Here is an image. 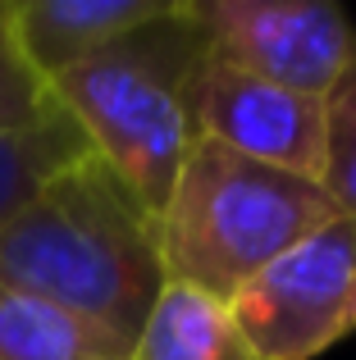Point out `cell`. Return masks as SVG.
Instances as JSON below:
<instances>
[{
  "mask_svg": "<svg viewBox=\"0 0 356 360\" xmlns=\"http://www.w3.org/2000/svg\"><path fill=\"white\" fill-rule=\"evenodd\" d=\"M128 360H256L229 315V301L165 278Z\"/></svg>",
  "mask_w": 356,
  "mask_h": 360,
  "instance_id": "ba28073f",
  "label": "cell"
},
{
  "mask_svg": "<svg viewBox=\"0 0 356 360\" xmlns=\"http://www.w3.org/2000/svg\"><path fill=\"white\" fill-rule=\"evenodd\" d=\"M170 5L174 0H5L9 32L46 82L146 27Z\"/></svg>",
  "mask_w": 356,
  "mask_h": 360,
  "instance_id": "52a82bcc",
  "label": "cell"
},
{
  "mask_svg": "<svg viewBox=\"0 0 356 360\" xmlns=\"http://www.w3.org/2000/svg\"><path fill=\"white\" fill-rule=\"evenodd\" d=\"M0 360H128L87 319L0 283Z\"/></svg>",
  "mask_w": 356,
  "mask_h": 360,
  "instance_id": "9c48e42d",
  "label": "cell"
},
{
  "mask_svg": "<svg viewBox=\"0 0 356 360\" xmlns=\"http://www.w3.org/2000/svg\"><path fill=\"white\" fill-rule=\"evenodd\" d=\"M60 119L64 110L51 82L23 60L14 32H9V9L0 0V132H42Z\"/></svg>",
  "mask_w": 356,
  "mask_h": 360,
  "instance_id": "8fae6325",
  "label": "cell"
},
{
  "mask_svg": "<svg viewBox=\"0 0 356 360\" xmlns=\"http://www.w3.org/2000/svg\"><path fill=\"white\" fill-rule=\"evenodd\" d=\"M220 64L329 96L356 64V23L329 0H192Z\"/></svg>",
  "mask_w": 356,
  "mask_h": 360,
  "instance_id": "5b68a950",
  "label": "cell"
},
{
  "mask_svg": "<svg viewBox=\"0 0 356 360\" xmlns=\"http://www.w3.org/2000/svg\"><path fill=\"white\" fill-rule=\"evenodd\" d=\"M196 137L233 150L242 160L284 169L297 178H320L324 160V101L279 82L251 78L205 55L192 96Z\"/></svg>",
  "mask_w": 356,
  "mask_h": 360,
  "instance_id": "8992f818",
  "label": "cell"
},
{
  "mask_svg": "<svg viewBox=\"0 0 356 360\" xmlns=\"http://www.w3.org/2000/svg\"><path fill=\"white\" fill-rule=\"evenodd\" d=\"M333 214L320 183L196 137L160 210L165 278L229 301L251 274Z\"/></svg>",
  "mask_w": 356,
  "mask_h": 360,
  "instance_id": "3957f363",
  "label": "cell"
},
{
  "mask_svg": "<svg viewBox=\"0 0 356 360\" xmlns=\"http://www.w3.org/2000/svg\"><path fill=\"white\" fill-rule=\"evenodd\" d=\"M315 183L333 210L356 219V64L324 96V160Z\"/></svg>",
  "mask_w": 356,
  "mask_h": 360,
  "instance_id": "7c38bea8",
  "label": "cell"
},
{
  "mask_svg": "<svg viewBox=\"0 0 356 360\" xmlns=\"http://www.w3.org/2000/svg\"><path fill=\"white\" fill-rule=\"evenodd\" d=\"M0 283L55 301L128 352L165 288L160 219L87 150L0 229Z\"/></svg>",
  "mask_w": 356,
  "mask_h": 360,
  "instance_id": "6da1fadb",
  "label": "cell"
},
{
  "mask_svg": "<svg viewBox=\"0 0 356 360\" xmlns=\"http://www.w3.org/2000/svg\"><path fill=\"white\" fill-rule=\"evenodd\" d=\"M256 360H315L356 328V219L333 214L229 297Z\"/></svg>",
  "mask_w": 356,
  "mask_h": 360,
  "instance_id": "277c9868",
  "label": "cell"
},
{
  "mask_svg": "<svg viewBox=\"0 0 356 360\" xmlns=\"http://www.w3.org/2000/svg\"><path fill=\"white\" fill-rule=\"evenodd\" d=\"M87 150V137L69 115L42 132H0V229L14 219L18 205H27L60 169H69Z\"/></svg>",
  "mask_w": 356,
  "mask_h": 360,
  "instance_id": "30bf717a",
  "label": "cell"
},
{
  "mask_svg": "<svg viewBox=\"0 0 356 360\" xmlns=\"http://www.w3.org/2000/svg\"><path fill=\"white\" fill-rule=\"evenodd\" d=\"M205 55L210 46L192 0H174L160 18L51 82L91 155L106 160L155 219L196 141L192 96Z\"/></svg>",
  "mask_w": 356,
  "mask_h": 360,
  "instance_id": "7a4b0ae2",
  "label": "cell"
}]
</instances>
